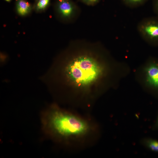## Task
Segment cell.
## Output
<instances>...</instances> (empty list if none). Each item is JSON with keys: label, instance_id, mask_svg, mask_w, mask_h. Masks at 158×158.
<instances>
[{"label": "cell", "instance_id": "obj_2", "mask_svg": "<svg viewBox=\"0 0 158 158\" xmlns=\"http://www.w3.org/2000/svg\"><path fill=\"white\" fill-rule=\"evenodd\" d=\"M41 121L44 131L51 139L71 147L86 145L99 132L98 125L92 119L56 103L43 111Z\"/></svg>", "mask_w": 158, "mask_h": 158}, {"label": "cell", "instance_id": "obj_5", "mask_svg": "<svg viewBox=\"0 0 158 158\" xmlns=\"http://www.w3.org/2000/svg\"><path fill=\"white\" fill-rule=\"evenodd\" d=\"M55 11L60 19L65 21L72 20L78 13L77 6L70 0H58L56 5Z\"/></svg>", "mask_w": 158, "mask_h": 158}, {"label": "cell", "instance_id": "obj_12", "mask_svg": "<svg viewBox=\"0 0 158 158\" xmlns=\"http://www.w3.org/2000/svg\"><path fill=\"white\" fill-rule=\"evenodd\" d=\"M154 127L155 128L158 129V116L154 125Z\"/></svg>", "mask_w": 158, "mask_h": 158}, {"label": "cell", "instance_id": "obj_6", "mask_svg": "<svg viewBox=\"0 0 158 158\" xmlns=\"http://www.w3.org/2000/svg\"><path fill=\"white\" fill-rule=\"evenodd\" d=\"M33 7L25 0H17L16 2V10L19 16H25L28 15L32 11Z\"/></svg>", "mask_w": 158, "mask_h": 158}, {"label": "cell", "instance_id": "obj_7", "mask_svg": "<svg viewBox=\"0 0 158 158\" xmlns=\"http://www.w3.org/2000/svg\"><path fill=\"white\" fill-rule=\"evenodd\" d=\"M142 143L150 150L158 152V141L152 138H145L142 140Z\"/></svg>", "mask_w": 158, "mask_h": 158}, {"label": "cell", "instance_id": "obj_1", "mask_svg": "<svg viewBox=\"0 0 158 158\" xmlns=\"http://www.w3.org/2000/svg\"><path fill=\"white\" fill-rule=\"evenodd\" d=\"M117 67L101 43L74 41L55 58L41 79L58 101L89 108L114 86Z\"/></svg>", "mask_w": 158, "mask_h": 158}, {"label": "cell", "instance_id": "obj_9", "mask_svg": "<svg viewBox=\"0 0 158 158\" xmlns=\"http://www.w3.org/2000/svg\"><path fill=\"white\" fill-rule=\"evenodd\" d=\"M147 0H123L124 3L130 7H135L144 3Z\"/></svg>", "mask_w": 158, "mask_h": 158}, {"label": "cell", "instance_id": "obj_8", "mask_svg": "<svg viewBox=\"0 0 158 158\" xmlns=\"http://www.w3.org/2000/svg\"><path fill=\"white\" fill-rule=\"evenodd\" d=\"M51 0H36L33 8L37 12L44 11L49 6Z\"/></svg>", "mask_w": 158, "mask_h": 158}, {"label": "cell", "instance_id": "obj_3", "mask_svg": "<svg viewBox=\"0 0 158 158\" xmlns=\"http://www.w3.org/2000/svg\"><path fill=\"white\" fill-rule=\"evenodd\" d=\"M141 81L145 88L158 97V59L151 57L142 67Z\"/></svg>", "mask_w": 158, "mask_h": 158}, {"label": "cell", "instance_id": "obj_4", "mask_svg": "<svg viewBox=\"0 0 158 158\" xmlns=\"http://www.w3.org/2000/svg\"><path fill=\"white\" fill-rule=\"evenodd\" d=\"M137 30L147 43L152 46L158 47V16L144 18L138 23Z\"/></svg>", "mask_w": 158, "mask_h": 158}, {"label": "cell", "instance_id": "obj_11", "mask_svg": "<svg viewBox=\"0 0 158 158\" xmlns=\"http://www.w3.org/2000/svg\"><path fill=\"white\" fill-rule=\"evenodd\" d=\"M83 3L89 5H93L97 3L99 0H81Z\"/></svg>", "mask_w": 158, "mask_h": 158}, {"label": "cell", "instance_id": "obj_13", "mask_svg": "<svg viewBox=\"0 0 158 158\" xmlns=\"http://www.w3.org/2000/svg\"><path fill=\"white\" fill-rule=\"evenodd\" d=\"M4 0L7 2H9L11 1V0Z\"/></svg>", "mask_w": 158, "mask_h": 158}, {"label": "cell", "instance_id": "obj_10", "mask_svg": "<svg viewBox=\"0 0 158 158\" xmlns=\"http://www.w3.org/2000/svg\"><path fill=\"white\" fill-rule=\"evenodd\" d=\"M153 7L154 13L158 16V0H153Z\"/></svg>", "mask_w": 158, "mask_h": 158}]
</instances>
